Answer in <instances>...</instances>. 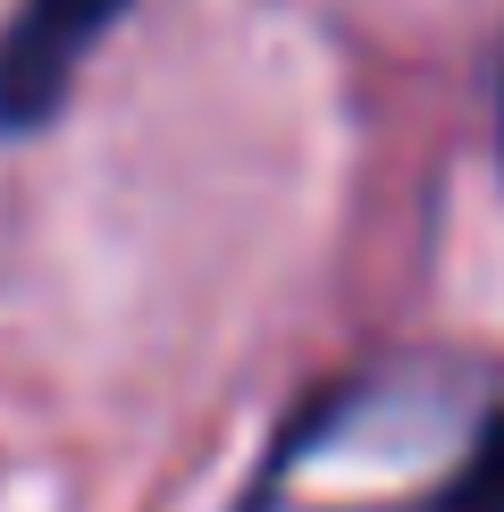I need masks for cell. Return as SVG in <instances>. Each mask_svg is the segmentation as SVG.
Segmentation results:
<instances>
[{
  "label": "cell",
  "instance_id": "obj_1",
  "mask_svg": "<svg viewBox=\"0 0 504 512\" xmlns=\"http://www.w3.org/2000/svg\"><path fill=\"white\" fill-rule=\"evenodd\" d=\"M126 17V0H17L0 26V135L59 118L76 68L93 59V42Z\"/></svg>",
  "mask_w": 504,
  "mask_h": 512
},
{
  "label": "cell",
  "instance_id": "obj_2",
  "mask_svg": "<svg viewBox=\"0 0 504 512\" xmlns=\"http://www.w3.org/2000/svg\"><path fill=\"white\" fill-rule=\"evenodd\" d=\"M429 512H504V420L471 445V462H462V471L437 487Z\"/></svg>",
  "mask_w": 504,
  "mask_h": 512
}]
</instances>
